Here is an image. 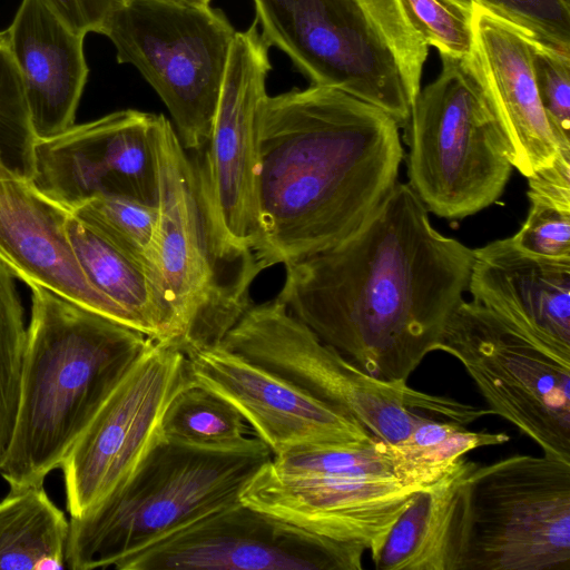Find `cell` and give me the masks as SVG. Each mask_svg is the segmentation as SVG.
Instances as JSON below:
<instances>
[{
  "label": "cell",
  "mask_w": 570,
  "mask_h": 570,
  "mask_svg": "<svg viewBox=\"0 0 570 570\" xmlns=\"http://www.w3.org/2000/svg\"><path fill=\"white\" fill-rule=\"evenodd\" d=\"M120 249L149 261L158 207L139 200L104 195L71 212Z\"/></svg>",
  "instance_id": "29"
},
{
  "label": "cell",
  "mask_w": 570,
  "mask_h": 570,
  "mask_svg": "<svg viewBox=\"0 0 570 570\" xmlns=\"http://www.w3.org/2000/svg\"><path fill=\"white\" fill-rule=\"evenodd\" d=\"M402 12L428 47L440 56L469 60L473 53V8L464 0H399Z\"/></svg>",
  "instance_id": "30"
},
{
  "label": "cell",
  "mask_w": 570,
  "mask_h": 570,
  "mask_svg": "<svg viewBox=\"0 0 570 570\" xmlns=\"http://www.w3.org/2000/svg\"><path fill=\"white\" fill-rule=\"evenodd\" d=\"M272 458L257 436L200 446L161 433L100 503L80 518H70L67 568H112L165 535L240 502L245 485Z\"/></svg>",
  "instance_id": "4"
},
{
  "label": "cell",
  "mask_w": 570,
  "mask_h": 570,
  "mask_svg": "<svg viewBox=\"0 0 570 570\" xmlns=\"http://www.w3.org/2000/svg\"><path fill=\"white\" fill-rule=\"evenodd\" d=\"M438 351L461 363L492 414L544 454L570 461V343L524 331L462 299Z\"/></svg>",
  "instance_id": "9"
},
{
  "label": "cell",
  "mask_w": 570,
  "mask_h": 570,
  "mask_svg": "<svg viewBox=\"0 0 570 570\" xmlns=\"http://www.w3.org/2000/svg\"><path fill=\"white\" fill-rule=\"evenodd\" d=\"M6 30L36 140L67 131L89 73L85 37L71 31L45 0H22Z\"/></svg>",
  "instance_id": "20"
},
{
  "label": "cell",
  "mask_w": 570,
  "mask_h": 570,
  "mask_svg": "<svg viewBox=\"0 0 570 570\" xmlns=\"http://www.w3.org/2000/svg\"><path fill=\"white\" fill-rule=\"evenodd\" d=\"M69 521L43 483L10 489L0 501V569L67 568Z\"/></svg>",
  "instance_id": "23"
},
{
  "label": "cell",
  "mask_w": 570,
  "mask_h": 570,
  "mask_svg": "<svg viewBox=\"0 0 570 570\" xmlns=\"http://www.w3.org/2000/svg\"><path fill=\"white\" fill-rule=\"evenodd\" d=\"M256 19L236 31L209 139L195 164L200 195L222 254L256 263L258 114L272 69ZM257 264V263H256Z\"/></svg>",
  "instance_id": "12"
},
{
  "label": "cell",
  "mask_w": 570,
  "mask_h": 570,
  "mask_svg": "<svg viewBox=\"0 0 570 570\" xmlns=\"http://www.w3.org/2000/svg\"><path fill=\"white\" fill-rule=\"evenodd\" d=\"M156 153L158 222L149 261L183 325L189 354L222 343L253 303L249 287L261 271L222 254L195 164L163 115L157 121Z\"/></svg>",
  "instance_id": "6"
},
{
  "label": "cell",
  "mask_w": 570,
  "mask_h": 570,
  "mask_svg": "<svg viewBox=\"0 0 570 570\" xmlns=\"http://www.w3.org/2000/svg\"><path fill=\"white\" fill-rule=\"evenodd\" d=\"M449 570H570V461L544 453L464 460Z\"/></svg>",
  "instance_id": "5"
},
{
  "label": "cell",
  "mask_w": 570,
  "mask_h": 570,
  "mask_svg": "<svg viewBox=\"0 0 570 570\" xmlns=\"http://www.w3.org/2000/svg\"><path fill=\"white\" fill-rule=\"evenodd\" d=\"M257 138L261 271L354 234L397 183L404 158L390 115L318 85L267 95Z\"/></svg>",
  "instance_id": "2"
},
{
  "label": "cell",
  "mask_w": 570,
  "mask_h": 570,
  "mask_svg": "<svg viewBox=\"0 0 570 570\" xmlns=\"http://www.w3.org/2000/svg\"><path fill=\"white\" fill-rule=\"evenodd\" d=\"M35 142L21 76L3 30L0 31V165L31 179Z\"/></svg>",
  "instance_id": "28"
},
{
  "label": "cell",
  "mask_w": 570,
  "mask_h": 570,
  "mask_svg": "<svg viewBox=\"0 0 570 570\" xmlns=\"http://www.w3.org/2000/svg\"><path fill=\"white\" fill-rule=\"evenodd\" d=\"M268 463L243 489L244 504L314 534L361 546L372 560L415 493L426 488L381 474L287 476Z\"/></svg>",
  "instance_id": "16"
},
{
  "label": "cell",
  "mask_w": 570,
  "mask_h": 570,
  "mask_svg": "<svg viewBox=\"0 0 570 570\" xmlns=\"http://www.w3.org/2000/svg\"><path fill=\"white\" fill-rule=\"evenodd\" d=\"M512 23L535 42L570 55V0H464Z\"/></svg>",
  "instance_id": "31"
},
{
  "label": "cell",
  "mask_w": 570,
  "mask_h": 570,
  "mask_svg": "<svg viewBox=\"0 0 570 570\" xmlns=\"http://www.w3.org/2000/svg\"><path fill=\"white\" fill-rule=\"evenodd\" d=\"M186 357L191 382L233 405L273 456L303 448L377 441L356 421L222 344Z\"/></svg>",
  "instance_id": "17"
},
{
  "label": "cell",
  "mask_w": 570,
  "mask_h": 570,
  "mask_svg": "<svg viewBox=\"0 0 570 570\" xmlns=\"http://www.w3.org/2000/svg\"><path fill=\"white\" fill-rule=\"evenodd\" d=\"M473 301L511 324L570 343V258L519 248L511 237L473 249Z\"/></svg>",
  "instance_id": "21"
},
{
  "label": "cell",
  "mask_w": 570,
  "mask_h": 570,
  "mask_svg": "<svg viewBox=\"0 0 570 570\" xmlns=\"http://www.w3.org/2000/svg\"><path fill=\"white\" fill-rule=\"evenodd\" d=\"M464 458L417 491L372 560L377 570H449L454 493Z\"/></svg>",
  "instance_id": "22"
},
{
  "label": "cell",
  "mask_w": 570,
  "mask_h": 570,
  "mask_svg": "<svg viewBox=\"0 0 570 570\" xmlns=\"http://www.w3.org/2000/svg\"><path fill=\"white\" fill-rule=\"evenodd\" d=\"M248 428L233 405L194 383L175 395L161 420L165 438L200 446L235 444Z\"/></svg>",
  "instance_id": "26"
},
{
  "label": "cell",
  "mask_w": 570,
  "mask_h": 570,
  "mask_svg": "<svg viewBox=\"0 0 570 570\" xmlns=\"http://www.w3.org/2000/svg\"><path fill=\"white\" fill-rule=\"evenodd\" d=\"M473 249L446 237L396 183L350 237L288 263L277 298L363 372L407 383L468 289Z\"/></svg>",
  "instance_id": "1"
},
{
  "label": "cell",
  "mask_w": 570,
  "mask_h": 570,
  "mask_svg": "<svg viewBox=\"0 0 570 570\" xmlns=\"http://www.w3.org/2000/svg\"><path fill=\"white\" fill-rule=\"evenodd\" d=\"M532 68L538 96L561 150H570V55L534 41Z\"/></svg>",
  "instance_id": "32"
},
{
  "label": "cell",
  "mask_w": 570,
  "mask_h": 570,
  "mask_svg": "<svg viewBox=\"0 0 570 570\" xmlns=\"http://www.w3.org/2000/svg\"><path fill=\"white\" fill-rule=\"evenodd\" d=\"M220 344L298 386L389 444L405 439L425 417L414 410L462 425L479 416L475 406L363 372L321 341L277 297L252 303Z\"/></svg>",
  "instance_id": "8"
},
{
  "label": "cell",
  "mask_w": 570,
  "mask_h": 570,
  "mask_svg": "<svg viewBox=\"0 0 570 570\" xmlns=\"http://www.w3.org/2000/svg\"><path fill=\"white\" fill-rule=\"evenodd\" d=\"M158 116L119 110L36 140L32 183L71 212L104 195L157 206Z\"/></svg>",
  "instance_id": "15"
},
{
  "label": "cell",
  "mask_w": 570,
  "mask_h": 570,
  "mask_svg": "<svg viewBox=\"0 0 570 570\" xmlns=\"http://www.w3.org/2000/svg\"><path fill=\"white\" fill-rule=\"evenodd\" d=\"M13 278L14 275L0 261V464L17 419L28 338Z\"/></svg>",
  "instance_id": "27"
},
{
  "label": "cell",
  "mask_w": 570,
  "mask_h": 570,
  "mask_svg": "<svg viewBox=\"0 0 570 570\" xmlns=\"http://www.w3.org/2000/svg\"><path fill=\"white\" fill-rule=\"evenodd\" d=\"M366 550L279 520L242 501L120 559L116 570H361Z\"/></svg>",
  "instance_id": "14"
},
{
  "label": "cell",
  "mask_w": 570,
  "mask_h": 570,
  "mask_svg": "<svg viewBox=\"0 0 570 570\" xmlns=\"http://www.w3.org/2000/svg\"><path fill=\"white\" fill-rule=\"evenodd\" d=\"M262 37L309 81L342 90L403 128L416 92L357 0H253Z\"/></svg>",
  "instance_id": "11"
},
{
  "label": "cell",
  "mask_w": 570,
  "mask_h": 570,
  "mask_svg": "<svg viewBox=\"0 0 570 570\" xmlns=\"http://www.w3.org/2000/svg\"><path fill=\"white\" fill-rule=\"evenodd\" d=\"M527 178L530 209L513 243L533 255L570 258V150Z\"/></svg>",
  "instance_id": "25"
},
{
  "label": "cell",
  "mask_w": 570,
  "mask_h": 570,
  "mask_svg": "<svg viewBox=\"0 0 570 570\" xmlns=\"http://www.w3.org/2000/svg\"><path fill=\"white\" fill-rule=\"evenodd\" d=\"M235 29L219 9L177 0H128L102 35L167 107L185 149L206 146Z\"/></svg>",
  "instance_id": "10"
},
{
  "label": "cell",
  "mask_w": 570,
  "mask_h": 570,
  "mask_svg": "<svg viewBox=\"0 0 570 570\" xmlns=\"http://www.w3.org/2000/svg\"><path fill=\"white\" fill-rule=\"evenodd\" d=\"M128 0H45L50 10L75 33L102 35L109 18Z\"/></svg>",
  "instance_id": "33"
},
{
  "label": "cell",
  "mask_w": 570,
  "mask_h": 570,
  "mask_svg": "<svg viewBox=\"0 0 570 570\" xmlns=\"http://www.w3.org/2000/svg\"><path fill=\"white\" fill-rule=\"evenodd\" d=\"M190 384L186 355L151 342L60 465L70 518L88 513L132 472L161 435V420L168 404Z\"/></svg>",
  "instance_id": "13"
},
{
  "label": "cell",
  "mask_w": 570,
  "mask_h": 570,
  "mask_svg": "<svg viewBox=\"0 0 570 570\" xmlns=\"http://www.w3.org/2000/svg\"><path fill=\"white\" fill-rule=\"evenodd\" d=\"M440 57L441 72L416 95L403 138L409 187L429 213L454 222L493 204L513 166L470 59Z\"/></svg>",
  "instance_id": "7"
},
{
  "label": "cell",
  "mask_w": 570,
  "mask_h": 570,
  "mask_svg": "<svg viewBox=\"0 0 570 570\" xmlns=\"http://www.w3.org/2000/svg\"><path fill=\"white\" fill-rule=\"evenodd\" d=\"M510 440L504 432L470 431L453 421L424 417L397 443L389 444L394 475L407 484L429 487L450 472L464 455Z\"/></svg>",
  "instance_id": "24"
},
{
  "label": "cell",
  "mask_w": 570,
  "mask_h": 570,
  "mask_svg": "<svg viewBox=\"0 0 570 570\" xmlns=\"http://www.w3.org/2000/svg\"><path fill=\"white\" fill-rule=\"evenodd\" d=\"M12 438L0 464L10 489L42 484L153 341L32 285Z\"/></svg>",
  "instance_id": "3"
},
{
  "label": "cell",
  "mask_w": 570,
  "mask_h": 570,
  "mask_svg": "<svg viewBox=\"0 0 570 570\" xmlns=\"http://www.w3.org/2000/svg\"><path fill=\"white\" fill-rule=\"evenodd\" d=\"M474 47L470 63L504 139L511 164L525 177L561 150L541 106L532 68L534 40L471 2Z\"/></svg>",
  "instance_id": "18"
},
{
  "label": "cell",
  "mask_w": 570,
  "mask_h": 570,
  "mask_svg": "<svg viewBox=\"0 0 570 570\" xmlns=\"http://www.w3.org/2000/svg\"><path fill=\"white\" fill-rule=\"evenodd\" d=\"M177 1H183V2H187V3L196 4V6H209L212 0H177Z\"/></svg>",
  "instance_id": "34"
},
{
  "label": "cell",
  "mask_w": 570,
  "mask_h": 570,
  "mask_svg": "<svg viewBox=\"0 0 570 570\" xmlns=\"http://www.w3.org/2000/svg\"><path fill=\"white\" fill-rule=\"evenodd\" d=\"M70 215L30 178L0 165V261L29 286L47 288L112 320L109 304L76 256L66 227Z\"/></svg>",
  "instance_id": "19"
}]
</instances>
